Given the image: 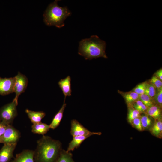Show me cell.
Instances as JSON below:
<instances>
[{
	"mask_svg": "<svg viewBox=\"0 0 162 162\" xmlns=\"http://www.w3.org/2000/svg\"><path fill=\"white\" fill-rule=\"evenodd\" d=\"M62 149L60 141L44 135L37 141L34 151L35 162H56Z\"/></svg>",
	"mask_w": 162,
	"mask_h": 162,
	"instance_id": "cell-1",
	"label": "cell"
},
{
	"mask_svg": "<svg viewBox=\"0 0 162 162\" xmlns=\"http://www.w3.org/2000/svg\"><path fill=\"white\" fill-rule=\"evenodd\" d=\"M106 42L97 35H92L89 38L82 39L79 43L78 54L86 60L99 57L107 58L105 52Z\"/></svg>",
	"mask_w": 162,
	"mask_h": 162,
	"instance_id": "cell-2",
	"label": "cell"
},
{
	"mask_svg": "<svg viewBox=\"0 0 162 162\" xmlns=\"http://www.w3.org/2000/svg\"><path fill=\"white\" fill-rule=\"evenodd\" d=\"M58 1L55 0L48 6L43 15L44 20L48 26L61 28L64 26V21L71 13L67 7L59 6Z\"/></svg>",
	"mask_w": 162,
	"mask_h": 162,
	"instance_id": "cell-3",
	"label": "cell"
},
{
	"mask_svg": "<svg viewBox=\"0 0 162 162\" xmlns=\"http://www.w3.org/2000/svg\"><path fill=\"white\" fill-rule=\"evenodd\" d=\"M18 102L14 99L12 102L0 109V122L11 124L17 115V106Z\"/></svg>",
	"mask_w": 162,
	"mask_h": 162,
	"instance_id": "cell-4",
	"label": "cell"
},
{
	"mask_svg": "<svg viewBox=\"0 0 162 162\" xmlns=\"http://www.w3.org/2000/svg\"><path fill=\"white\" fill-rule=\"evenodd\" d=\"M20 136V132L9 124L4 134L0 137V143H17Z\"/></svg>",
	"mask_w": 162,
	"mask_h": 162,
	"instance_id": "cell-5",
	"label": "cell"
},
{
	"mask_svg": "<svg viewBox=\"0 0 162 162\" xmlns=\"http://www.w3.org/2000/svg\"><path fill=\"white\" fill-rule=\"evenodd\" d=\"M70 133L73 136L84 135L91 136L94 135H100L101 134L100 132L90 131L76 119L71 121Z\"/></svg>",
	"mask_w": 162,
	"mask_h": 162,
	"instance_id": "cell-6",
	"label": "cell"
},
{
	"mask_svg": "<svg viewBox=\"0 0 162 162\" xmlns=\"http://www.w3.org/2000/svg\"><path fill=\"white\" fill-rule=\"evenodd\" d=\"M16 82L14 88L15 96L13 99L18 102L19 96L26 90L28 84V80L24 75L19 72L15 76Z\"/></svg>",
	"mask_w": 162,
	"mask_h": 162,
	"instance_id": "cell-7",
	"label": "cell"
},
{
	"mask_svg": "<svg viewBox=\"0 0 162 162\" xmlns=\"http://www.w3.org/2000/svg\"><path fill=\"white\" fill-rule=\"evenodd\" d=\"M17 143H7L0 149V162H10L14 157Z\"/></svg>",
	"mask_w": 162,
	"mask_h": 162,
	"instance_id": "cell-8",
	"label": "cell"
},
{
	"mask_svg": "<svg viewBox=\"0 0 162 162\" xmlns=\"http://www.w3.org/2000/svg\"><path fill=\"white\" fill-rule=\"evenodd\" d=\"M15 82V76L8 78L0 77V94L5 95L14 92Z\"/></svg>",
	"mask_w": 162,
	"mask_h": 162,
	"instance_id": "cell-9",
	"label": "cell"
},
{
	"mask_svg": "<svg viewBox=\"0 0 162 162\" xmlns=\"http://www.w3.org/2000/svg\"><path fill=\"white\" fill-rule=\"evenodd\" d=\"M34 155V151L24 150L17 154L11 162H35Z\"/></svg>",
	"mask_w": 162,
	"mask_h": 162,
	"instance_id": "cell-10",
	"label": "cell"
},
{
	"mask_svg": "<svg viewBox=\"0 0 162 162\" xmlns=\"http://www.w3.org/2000/svg\"><path fill=\"white\" fill-rule=\"evenodd\" d=\"M71 78L70 76H68L63 79H61L58 82L60 88L62 91L65 99L67 96L71 95Z\"/></svg>",
	"mask_w": 162,
	"mask_h": 162,
	"instance_id": "cell-11",
	"label": "cell"
},
{
	"mask_svg": "<svg viewBox=\"0 0 162 162\" xmlns=\"http://www.w3.org/2000/svg\"><path fill=\"white\" fill-rule=\"evenodd\" d=\"M25 112L33 124L41 122L46 115L45 113L43 111H35L27 109Z\"/></svg>",
	"mask_w": 162,
	"mask_h": 162,
	"instance_id": "cell-12",
	"label": "cell"
},
{
	"mask_svg": "<svg viewBox=\"0 0 162 162\" xmlns=\"http://www.w3.org/2000/svg\"><path fill=\"white\" fill-rule=\"evenodd\" d=\"M65 100V99L64 98L63 104L62 107L55 115L52 121L49 124L50 129H55L59 125L62 118L66 106Z\"/></svg>",
	"mask_w": 162,
	"mask_h": 162,
	"instance_id": "cell-13",
	"label": "cell"
},
{
	"mask_svg": "<svg viewBox=\"0 0 162 162\" xmlns=\"http://www.w3.org/2000/svg\"><path fill=\"white\" fill-rule=\"evenodd\" d=\"M90 136L88 135L73 136L72 140L69 144L67 151L70 152L73 151L75 148H78L85 140Z\"/></svg>",
	"mask_w": 162,
	"mask_h": 162,
	"instance_id": "cell-14",
	"label": "cell"
},
{
	"mask_svg": "<svg viewBox=\"0 0 162 162\" xmlns=\"http://www.w3.org/2000/svg\"><path fill=\"white\" fill-rule=\"evenodd\" d=\"M49 125L41 122L33 124L32 126V131L34 134L43 135L46 133L50 130Z\"/></svg>",
	"mask_w": 162,
	"mask_h": 162,
	"instance_id": "cell-15",
	"label": "cell"
},
{
	"mask_svg": "<svg viewBox=\"0 0 162 162\" xmlns=\"http://www.w3.org/2000/svg\"><path fill=\"white\" fill-rule=\"evenodd\" d=\"M150 130L154 136L161 138L162 134V122L161 118L155 120L153 124L150 128Z\"/></svg>",
	"mask_w": 162,
	"mask_h": 162,
	"instance_id": "cell-16",
	"label": "cell"
},
{
	"mask_svg": "<svg viewBox=\"0 0 162 162\" xmlns=\"http://www.w3.org/2000/svg\"><path fill=\"white\" fill-rule=\"evenodd\" d=\"M161 108L158 106L154 104L147 108L146 114L153 118L155 120L161 118Z\"/></svg>",
	"mask_w": 162,
	"mask_h": 162,
	"instance_id": "cell-17",
	"label": "cell"
},
{
	"mask_svg": "<svg viewBox=\"0 0 162 162\" xmlns=\"http://www.w3.org/2000/svg\"><path fill=\"white\" fill-rule=\"evenodd\" d=\"M121 93L128 106L131 105L134 102L138 99L139 95L132 91L128 92Z\"/></svg>",
	"mask_w": 162,
	"mask_h": 162,
	"instance_id": "cell-18",
	"label": "cell"
},
{
	"mask_svg": "<svg viewBox=\"0 0 162 162\" xmlns=\"http://www.w3.org/2000/svg\"><path fill=\"white\" fill-rule=\"evenodd\" d=\"M56 162H75L70 152L62 149Z\"/></svg>",
	"mask_w": 162,
	"mask_h": 162,
	"instance_id": "cell-19",
	"label": "cell"
},
{
	"mask_svg": "<svg viewBox=\"0 0 162 162\" xmlns=\"http://www.w3.org/2000/svg\"><path fill=\"white\" fill-rule=\"evenodd\" d=\"M129 109L128 116V122L131 124L132 121L135 118L140 117L141 113L134 108L132 105L128 106Z\"/></svg>",
	"mask_w": 162,
	"mask_h": 162,
	"instance_id": "cell-20",
	"label": "cell"
},
{
	"mask_svg": "<svg viewBox=\"0 0 162 162\" xmlns=\"http://www.w3.org/2000/svg\"><path fill=\"white\" fill-rule=\"evenodd\" d=\"M140 118L143 130L151 127L152 121L148 115L146 114L141 116Z\"/></svg>",
	"mask_w": 162,
	"mask_h": 162,
	"instance_id": "cell-21",
	"label": "cell"
},
{
	"mask_svg": "<svg viewBox=\"0 0 162 162\" xmlns=\"http://www.w3.org/2000/svg\"><path fill=\"white\" fill-rule=\"evenodd\" d=\"M156 91L157 89L155 87L147 81L144 94L149 97L154 101V98Z\"/></svg>",
	"mask_w": 162,
	"mask_h": 162,
	"instance_id": "cell-22",
	"label": "cell"
},
{
	"mask_svg": "<svg viewBox=\"0 0 162 162\" xmlns=\"http://www.w3.org/2000/svg\"><path fill=\"white\" fill-rule=\"evenodd\" d=\"M138 100L142 102L147 108L154 104V100L145 94L139 95Z\"/></svg>",
	"mask_w": 162,
	"mask_h": 162,
	"instance_id": "cell-23",
	"label": "cell"
},
{
	"mask_svg": "<svg viewBox=\"0 0 162 162\" xmlns=\"http://www.w3.org/2000/svg\"><path fill=\"white\" fill-rule=\"evenodd\" d=\"M131 105L134 108L140 113H146L148 108L140 100L138 99L136 100Z\"/></svg>",
	"mask_w": 162,
	"mask_h": 162,
	"instance_id": "cell-24",
	"label": "cell"
},
{
	"mask_svg": "<svg viewBox=\"0 0 162 162\" xmlns=\"http://www.w3.org/2000/svg\"><path fill=\"white\" fill-rule=\"evenodd\" d=\"M154 104L161 108L162 107V88L157 89L154 98Z\"/></svg>",
	"mask_w": 162,
	"mask_h": 162,
	"instance_id": "cell-25",
	"label": "cell"
},
{
	"mask_svg": "<svg viewBox=\"0 0 162 162\" xmlns=\"http://www.w3.org/2000/svg\"><path fill=\"white\" fill-rule=\"evenodd\" d=\"M147 81H146L138 85L131 91L140 95L144 94Z\"/></svg>",
	"mask_w": 162,
	"mask_h": 162,
	"instance_id": "cell-26",
	"label": "cell"
},
{
	"mask_svg": "<svg viewBox=\"0 0 162 162\" xmlns=\"http://www.w3.org/2000/svg\"><path fill=\"white\" fill-rule=\"evenodd\" d=\"M148 82L152 84L157 89L162 88V81L154 75Z\"/></svg>",
	"mask_w": 162,
	"mask_h": 162,
	"instance_id": "cell-27",
	"label": "cell"
},
{
	"mask_svg": "<svg viewBox=\"0 0 162 162\" xmlns=\"http://www.w3.org/2000/svg\"><path fill=\"white\" fill-rule=\"evenodd\" d=\"M140 117L134 119L132 121L131 124L133 127L139 131L143 130L141 122Z\"/></svg>",
	"mask_w": 162,
	"mask_h": 162,
	"instance_id": "cell-28",
	"label": "cell"
},
{
	"mask_svg": "<svg viewBox=\"0 0 162 162\" xmlns=\"http://www.w3.org/2000/svg\"><path fill=\"white\" fill-rule=\"evenodd\" d=\"M8 124L2 122H0V137L4 134L8 125Z\"/></svg>",
	"mask_w": 162,
	"mask_h": 162,
	"instance_id": "cell-29",
	"label": "cell"
},
{
	"mask_svg": "<svg viewBox=\"0 0 162 162\" xmlns=\"http://www.w3.org/2000/svg\"><path fill=\"white\" fill-rule=\"evenodd\" d=\"M154 76H156L161 81H162V69L160 68L154 73Z\"/></svg>",
	"mask_w": 162,
	"mask_h": 162,
	"instance_id": "cell-30",
	"label": "cell"
}]
</instances>
